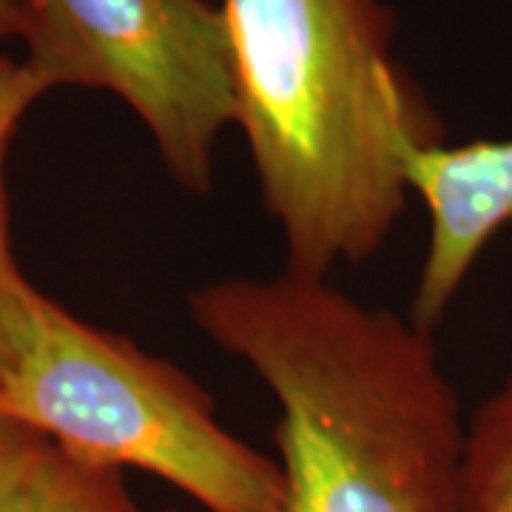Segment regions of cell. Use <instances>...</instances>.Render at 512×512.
<instances>
[{
    "mask_svg": "<svg viewBox=\"0 0 512 512\" xmlns=\"http://www.w3.org/2000/svg\"><path fill=\"white\" fill-rule=\"evenodd\" d=\"M188 313L274 393L285 512H458L467 424L430 330L288 268Z\"/></svg>",
    "mask_w": 512,
    "mask_h": 512,
    "instance_id": "obj_1",
    "label": "cell"
},
{
    "mask_svg": "<svg viewBox=\"0 0 512 512\" xmlns=\"http://www.w3.org/2000/svg\"><path fill=\"white\" fill-rule=\"evenodd\" d=\"M237 126L288 271L365 262L407 202L402 154L441 143L390 55L379 0H222Z\"/></svg>",
    "mask_w": 512,
    "mask_h": 512,
    "instance_id": "obj_2",
    "label": "cell"
},
{
    "mask_svg": "<svg viewBox=\"0 0 512 512\" xmlns=\"http://www.w3.org/2000/svg\"><path fill=\"white\" fill-rule=\"evenodd\" d=\"M0 413L86 464L163 478L208 512H285L279 461L228 433L185 370L49 296L0 382Z\"/></svg>",
    "mask_w": 512,
    "mask_h": 512,
    "instance_id": "obj_3",
    "label": "cell"
},
{
    "mask_svg": "<svg viewBox=\"0 0 512 512\" xmlns=\"http://www.w3.org/2000/svg\"><path fill=\"white\" fill-rule=\"evenodd\" d=\"M23 63L52 89L117 94L148 128L160 160L194 194L237 123L234 57L222 6L208 0H20Z\"/></svg>",
    "mask_w": 512,
    "mask_h": 512,
    "instance_id": "obj_4",
    "label": "cell"
},
{
    "mask_svg": "<svg viewBox=\"0 0 512 512\" xmlns=\"http://www.w3.org/2000/svg\"><path fill=\"white\" fill-rule=\"evenodd\" d=\"M402 168L410 194L430 217L427 254L407 316L433 330L490 239L512 225V140L413 143L404 148Z\"/></svg>",
    "mask_w": 512,
    "mask_h": 512,
    "instance_id": "obj_5",
    "label": "cell"
},
{
    "mask_svg": "<svg viewBox=\"0 0 512 512\" xmlns=\"http://www.w3.org/2000/svg\"><path fill=\"white\" fill-rule=\"evenodd\" d=\"M458 512H512V376L467 424Z\"/></svg>",
    "mask_w": 512,
    "mask_h": 512,
    "instance_id": "obj_6",
    "label": "cell"
},
{
    "mask_svg": "<svg viewBox=\"0 0 512 512\" xmlns=\"http://www.w3.org/2000/svg\"><path fill=\"white\" fill-rule=\"evenodd\" d=\"M18 512H143L120 470L66 456L49 441L29 478Z\"/></svg>",
    "mask_w": 512,
    "mask_h": 512,
    "instance_id": "obj_7",
    "label": "cell"
},
{
    "mask_svg": "<svg viewBox=\"0 0 512 512\" xmlns=\"http://www.w3.org/2000/svg\"><path fill=\"white\" fill-rule=\"evenodd\" d=\"M6 154V151H3ZM3 154H0V382L18 367L23 350L32 339L40 316L43 293L20 274L12 239H9V200L3 183Z\"/></svg>",
    "mask_w": 512,
    "mask_h": 512,
    "instance_id": "obj_8",
    "label": "cell"
},
{
    "mask_svg": "<svg viewBox=\"0 0 512 512\" xmlns=\"http://www.w3.org/2000/svg\"><path fill=\"white\" fill-rule=\"evenodd\" d=\"M46 447V436L0 413V512H18L23 490Z\"/></svg>",
    "mask_w": 512,
    "mask_h": 512,
    "instance_id": "obj_9",
    "label": "cell"
},
{
    "mask_svg": "<svg viewBox=\"0 0 512 512\" xmlns=\"http://www.w3.org/2000/svg\"><path fill=\"white\" fill-rule=\"evenodd\" d=\"M40 94H46V89L37 83L23 60L0 55V154L6 151L23 114L32 109Z\"/></svg>",
    "mask_w": 512,
    "mask_h": 512,
    "instance_id": "obj_10",
    "label": "cell"
},
{
    "mask_svg": "<svg viewBox=\"0 0 512 512\" xmlns=\"http://www.w3.org/2000/svg\"><path fill=\"white\" fill-rule=\"evenodd\" d=\"M23 37V9L20 0H0V40Z\"/></svg>",
    "mask_w": 512,
    "mask_h": 512,
    "instance_id": "obj_11",
    "label": "cell"
}]
</instances>
